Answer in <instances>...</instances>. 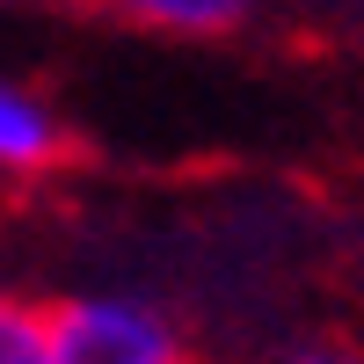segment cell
<instances>
[{
	"label": "cell",
	"instance_id": "1",
	"mask_svg": "<svg viewBox=\"0 0 364 364\" xmlns=\"http://www.w3.org/2000/svg\"><path fill=\"white\" fill-rule=\"evenodd\" d=\"M51 364H197V343L161 299L102 284L51 306Z\"/></svg>",
	"mask_w": 364,
	"mask_h": 364
},
{
	"label": "cell",
	"instance_id": "2",
	"mask_svg": "<svg viewBox=\"0 0 364 364\" xmlns=\"http://www.w3.org/2000/svg\"><path fill=\"white\" fill-rule=\"evenodd\" d=\"M58 161H66V117L29 80L0 73V175L22 182V175H51Z\"/></svg>",
	"mask_w": 364,
	"mask_h": 364
},
{
	"label": "cell",
	"instance_id": "3",
	"mask_svg": "<svg viewBox=\"0 0 364 364\" xmlns=\"http://www.w3.org/2000/svg\"><path fill=\"white\" fill-rule=\"evenodd\" d=\"M109 22H132V29H154V37H190V44H211V37H233L248 29L262 0H80Z\"/></svg>",
	"mask_w": 364,
	"mask_h": 364
},
{
	"label": "cell",
	"instance_id": "4",
	"mask_svg": "<svg viewBox=\"0 0 364 364\" xmlns=\"http://www.w3.org/2000/svg\"><path fill=\"white\" fill-rule=\"evenodd\" d=\"M0 364H51V306L0 284Z\"/></svg>",
	"mask_w": 364,
	"mask_h": 364
},
{
	"label": "cell",
	"instance_id": "5",
	"mask_svg": "<svg viewBox=\"0 0 364 364\" xmlns=\"http://www.w3.org/2000/svg\"><path fill=\"white\" fill-rule=\"evenodd\" d=\"M284 364H364V350L357 343H291Z\"/></svg>",
	"mask_w": 364,
	"mask_h": 364
},
{
	"label": "cell",
	"instance_id": "6",
	"mask_svg": "<svg viewBox=\"0 0 364 364\" xmlns=\"http://www.w3.org/2000/svg\"><path fill=\"white\" fill-rule=\"evenodd\" d=\"M0 8H29V0H0Z\"/></svg>",
	"mask_w": 364,
	"mask_h": 364
}]
</instances>
